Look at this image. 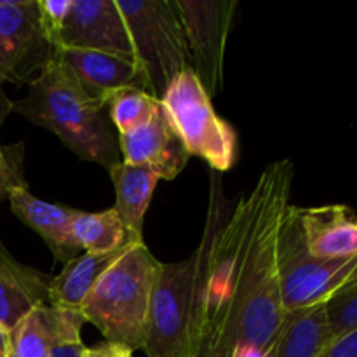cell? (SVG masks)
Masks as SVG:
<instances>
[{"instance_id":"cell-5","label":"cell","mask_w":357,"mask_h":357,"mask_svg":"<svg viewBox=\"0 0 357 357\" xmlns=\"http://www.w3.org/2000/svg\"><path fill=\"white\" fill-rule=\"evenodd\" d=\"M131 37L135 59L160 101L174 77L190 66L183 24L173 0H115Z\"/></svg>"},{"instance_id":"cell-6","label":"cell","mask_w":357,"mask_h":357,"mask_svg":"<svg viewBox=\"0 0 357 357\" xmlns=\"http://www.w3.org/2000/svg\"><path fill=\"white\" fill-rule=\"evenodd\" d=\"M160 105L180 135L188 155L204 160L215 173H225L237 157V132L215 112L211 96L194 70L174 77Z\"/></svg>"},{"instance_id":"cell-8","label":"cell","mask_w":357,"mask_h":357,"mask_svg":"<svg viewBox=\"0 0 357 357\" xmlns=\"http://www.w3.org/2000/svg\"><path fill=\"white\" fill-rule=\"evenodd\" d=\"M187 38L190 68L209 96L223 87V63L237 0H173Z\"/></svg>"},{"instance_id":"cell-16","label":"cell","mask_w":357,"mask_h":357,"mask_svg":"<svg viewBox=\"0 0 357 357\" xmlns=\"http://www.w3.org/2000/svg\"><path fill=\"white\" fill-rule=\"evenodd\" d=\"M335 340L326 302L286 312L268 357H319Z\"/></svg>"},{"instance_id":"cell-25","label":"cell","mask_w":357,"mask_h":357,"mask_svg":"<svg viewBox=\"0 0 357 357\" xmlns=\"http://www.w3.org/2000/svg\"><path fill=\"white\" fill-rule=\"evenodd\" d=\"M72 0H38L42 24L56 51L61 49V31Z\"/></svg>"},{"instance_id":"cell-30","label":"cell","mask_w":357,"mask_h":357,"mask_svg":"<svg viewBox=\"0 0 357 357\" xmlns=\"http://www.w3.org/2000/svg\"><path fill=\"white\" fill-rule=\"evenodd\" d=\"M197 357H215V356H211V354H208V352H204V351H201L197 354Z\"/></svg>"},{"instance_id":"cell-21","label":"cell","mask_w":357,"mask_h":357,"mask_svg":"<svg viewBox=\"0 0 357 357\" xmlns=\"http://www.w3.org/2000/svg\"><path fill=\"white\" fill-rule=\"evenodd\" d=\"M159 107L160 101L157 98L135 87L114 91L105 100V108L108 110L110 121L119 129V135H126L142 128L153 117Z\"/></svg>"},{"instance_id":"cell-23","label":"cell","mask_w":357,"mask_h":357,"mask_svg":"<svg viewBox=\"0 0 357 357\" xmlns=\"http://www.w3.org/2000/svg\"><path fill=\"white\" fill-rule=\"evenodd\" d=\"M326 314L335 338L357 330V281L347 282L326 300Z\"/></svg>"},{"instance_id":"cell-19","label":"cell","mask_w":357,"mask_h":357,"mask_svg":"<svg viewBox=\"0 0 357 357\" xmlns=\"http://www.w3.org/2000/svg\"><path fill=\"white\" fill-rule=\"evenodd\" d=\"M73 237L84 253H107L129 244L143 243L129 234L114 208L100 213L77 211L73 220Z\"/></svg>"},{"instance_id":"cell-1","label":"cell","mask_w":357,"mask_h":357,"mask_svg":"<svg viewBox=\"0 0 357 357\" xmlns=\"http://www.w3.org/2000/svg\"><path fill=\"white\" fill-rule=\"evenodd\" d=\"M291 160L264 169L220 220L209 248L199 340L215 357H268L284 323L278 243L289 208Z\"/></svg>"},{"instance_id":"cell-22","label":"cell","mask_w":357,"mask_h":357,"mask_svg":"<svg viewBox=\"0 0 357 357\" xmlns=\"http://www.w3.org/2000/svg\"><path fill=\"white\" fill-rule=\"evenodd\" d=\"M86 324L80 312L61 310L52 307V328H54V344L51 357H82L84 345L82 326Z\"/></svg>"},{"instance_id":"cell-4","label":"cell","mask_w":357,"mask_h":357,"mask_svg":"<svg viewBox=\"0 0 357 357\" xmlns=\"http://www.w3.org/2000/svg\"><path fill=\"white\" fill-rule=\"evenodd\" d=\"M159 268L160 261L145 243L132 244L91 289L80 316L98 328L105 342L143 351Z\"/></svg>"},{"instance_id":"cell-24","label":"cell","mask_w":357,"mask_h":357,"mask_svg":"<svg viewBox=\"0 0 357 357\" xmlns=\"http://www.w3.org/2000/svg\"><path fill=\"white\" fill-rule=\"evenodd\" d=\"M21 187H28L24 180V143L0 145V202Z\"/></svg>"},{"instance_id":"cell-17","label":"cell","mask_w":357,"mask_h":357,"mask_svg":"<svg viewBox=\"0 0 357 357\" xmlns=\"http://www.w3.org/2000/svg\"><path fill=\"white\" fill-rule=\"evenodd\" d=\"M121 248L107 253H82L63 267L56 278H52L49 288L47 305L61 310H75L79 312L80 305L91 289L96 286L101 275L131 248Z\"/></svg>"},{"instance_id":"cell-26","label":"cell","mask_w":357,"mask_h":357,"mask_svg":"<svg viewBox=\"0 0 357 357\" xmlns=\"http://www.w3.org/2000/svg\"><path fill=\"white\" fill-rule=\"evenodd\" d=\"M319 357H357V330L335 338Z\"/></svg>"},{"instance_id":"cell-18","label":"cell","mask_w":357,"mask_h":357,"mask_svg":"<svg viewBox=\"0 0 357 357\" xmlns=\"http://www.w3.org/2000/svg\"><path fill=\"white\" fill-rule=\"evenodd\" d=\"M108 173L115 187L114 209L119 213L129 234L135 239L143 241V222L160 178L146 167L126 162L115 164Z\"/></svg>"},{"instance_id":"cell-9","label":"cell","mask_w":357,"mask_h":357,"mask_svg":"<svg viewBox=\"0 0 357 357\" xmlns=\"http://www.w3.org/2000/svg\"><path fill=\"white\" fill-rule=\"evenodd\" d=\"M54 52L38 0H0V86H30Z\"/></svg>"},{"instance_id":"cell-2","label":"cell","mask_w":357,"mask_h":357,"mask_svg":"<svg viewBox=\"0 0 357 357\" xmlns=\"http://www.w3.org/2000/svg\"><path fill=\"white\" fill-rule=\"evenodd\" d=\"M227 209L229 204L223 195L222 181L213 171L208 216L197 250L178 264H160L150 300L143 347L149 357H197L209 248Z\"/></svg>"},{"instance_id":"cell-27","label":"cell","mask_w":357,"mask_h":357,"mask_svg":"<svg viewBox=\"0 0 357 357\" xmlns=\"http://www.w3.org/2000/svg\"><path fill=\"white\" fill-rule=\"evenodd\" d=\"M82 357H135V351L121 344L101 342L93 347L84 349Z\"/></svg>"},{"instance_id":"cell-28","label":"cell","mask_w":357,"mask_h":357,"mask_svg":"<svg viewBox=\"0 0 357 357\" xmlns=\"http://www.w3.org/2000/svg\"><path fill=\"white\" fill-rule=\"evenodd\" d=\"M9 114H13V101L7 98V94L3 93V87L0 86V126L3 124Z\"/></svg>"},{"instance_id":"cell-20","label":"cell","mask_w":357,"mask_h":357,"mask_svg":"<svg viewBox=\"0 0 357 357\" xmlns=\"http://www.w3.org/2000/svg\"><path fill=\"white\" fill-rule=\"evenodd\" d=\"M52 344V307L45 303L31 310L10 330L7 357H51Z\"/></svg>"},{"instance_id":"cell-12","label":"cell","mask_w":357,"mask_h":357,"mask_svg":"<svg viewBox=\"0 0 357 357\" xmlns=\"http://www.w3.org/2000/svg\"><path fill=\"white\" fill-rule=\"evenodd\" d=\"M59 54L84 91L103 107L114 91L135 87L150 93L149 79L136 59L87 49H59Z\"/></svg>"},{"instance_id":"cell-11","label":"cell","mask_w":357,"mask_h":357,"mask_svg":"<svg viewBox=\"0 0 357 357\" xmlns=\"http://www.w3.org/2000/svg\"><path fill=\"white\" fill-rule=\"evenodd\" d=\"M117 142L122 162L146 167L160 180H174L190 159L162 105L146 124L119 135Z\"/></svg>"},{"instance_id":"cell-10","label":"cell","mask_w":357,"mask_h":357,"mask_svg":"<svg viewBox=\"0 0 357 357\" xmlns=\"http://www.w3.org/2000/svg\"><path fill=\"white\" fill-rule=\"evenodd\" d=\"M61 49H87L135 59L128 24L115 0H72Z\"/></svg>"},{"instance_id":"cell-7","label":"cell","mask_w":357,"mask_h":357,"mask_svg":"<svg viewBox=\"0 0 357 357\" xmlns=\"http://www.w3.org/2000/svg\"><path fill=\"white\" fill-rule=\"evenodd\" d=\"M357 268V257L319 260L309 253L303 239L298 208L289 204L278 243V271L286 312L326 302L345 286Z\"/></svg>"},{"instance_id":"cell-29","label":"cell","mask_w":357,"mask_h":357,"mask_svg":"<svg viewBox=\"0 0 357 357\" xmlns=\"http://www.w3.org/2000/svg\"><path fill=\"white\" fill-rule=\"evenodd\" d=\"M9 344H10V331L0 323V357H7V354H9Z\"/></svg>"},{"instance_id":"cell-3","label":"cell","mask_w":357,"mask_h":357,"mask_svg":"<svg viewBox=\"0 0 357 357\" xmlns=\"http://www.w3.org/2000/svg\"><path fill=\"white\" fill-rule=\"evenodd\" d=\"M103 110L84 91L59 51L30 84L26 96L13 101V112L58 136L79 159L110 169L122 159Z\"/></svg>"},{"instance_id":"cell-13","label":"cell","mask_w":357,"mask_h":357,"mask_svg":"<svg viewBox=\"0 0 357 357\" xmlns=\"http://www.w3.org/2000/svg\"><path fill=\"white\" fill-rule=\"evenodd\" d=\"M9 202L14 215L44 239L56 261L66 265L79 257L80 248L73 237V220L79 209L40 201L28 187L10 192Z\"/></svg>"},{"instance_id":"cell-14","label":"cell","mask_w":357,"mask_h":357,"mask_svg":"<svg viewBox=\"0 0 357 357\" xmlns=\"http://www.w3.org/2000/svg\"><path fill=\"white\" fill-rule=\"evenodd\" d=\"M300 225L309 253L319 260L357 257V216L349 206L298 208Z\"/></svg>"},{"instance_id":"cell-31","label":"cell","mask_w":357,"mask_h":357,"mask_svg":"<svg viewBox=\"0 0 357 357\" xmlns=\"http://www.w3.org/2000/svg\"><path fill=\"white\" fill-rule=\"evenodd\" d=\"M352 281H357V268L354 271V274H352V278L349 279V282H352Z\"/></svg>"},{"instance_id":"cell-15","label":"cell","mask_w":357,"mask_h":357,"mask_svg":"<svg viewBox=\"0 0 357 357\" xmlns=\"http://www.w3.org/2000/svg\"><path fill=\"white\" fill-rule=\"evenodd\" d=\"M51 275L23 265L0 244V323L13 330L31 310L45 305Z\"/></svg>"}]
</instances>
